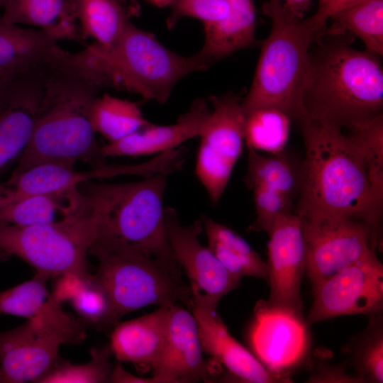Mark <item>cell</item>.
<instances>
[{
	"mask_svg": "<svg viewBox=\"0 0 383 383\" xmlns=\"http://www.w3.org/2000/svg\"><path fill=\"white\" fill-rule=\"evenodd\" d=\"M107 86L111 81L92 45L77 53L62 50L49 61L31 137L11 174L48 162L105 165L91 110Z\"/></svg>",
	"mask_w": 383,
	"mask_h": 383,
	"instance_id": "cell-1",
	"label": "cell"
},
{
	"mask_svg": "<svg viewBox=\"0 0 383 383\" xmlns=\"http://www.w3.org/2000/svg\"><path fill=\"white\" fill-rule=\"evenodd\" d=\"M302 180L294 213L302 218H350L380 232L376 199L362 154L348 134L304 118Z\"/></svg>",
	"mask_w": 383,
	"mask_h": 383,
	"instance_id": "cell-2",
	"label": "cell"
},
{
	"mask_svg": "<svg viewBox=\"0 0 383 383\" xmlns=\"http://www.w3.org/2000/svg\"><path fill=\"white\" fill-rule=\"evenodd\" d=\"M334 37L325 42L319 38L310 50L304 118L349 130L383 116V70L378 55Z\"/></svg>",
	"mask_w": 383,
	"mask_h": 383,
	"instance_id": "cell-3",
	"label": "cell"
},
{
	"mask_svg": "<svg viewBox=\"0 0 383 383\" xmlns=\"http://www.w3.org/2000/svg\"><path fill=\"white\" fill-rule=\"evenodd\" d=\"M169 174L160 172L129 183H79L77 187L85 196L93 240L118 239L155 257L177 262L165 222L163 200Z\"/></svg>",
	"mask_w": 383,
	"mask_h": 383,
	"instance_id": "cell-4",
	"label": "cell"
},
{
	"mask_svg": "<svg viewBox=\"0 0 383 383\" xmlns=\"http://www.w3.org/2000/svg\"><path fill=\"white\" fill-rule=\"evenodd\" d=\"M262 11L271 20V30L261 43L252 83L241 101V108L246 113L272 107L299 121L304 116L301 99L311 48L321 32L309 18L289 13L281 0H269Z\"/></svg>",
	"mask_w": 383,
	"mask_h": 383,
	"instance_id": "cell-5",
	"label": "cell"
},
{
	"mask_svg": "<svg viewBox=\"0 0 383 383\" xmlns=\"http://www.w3.org/2000/svg\"><path fill=\"white\" fill-rule=\"evenodd\" d=\"M89 254L98 261L94 275L110 299L117 323L149 305L170 307L181 301L191 307V287L182 279L177 262L111 238L94 239Z\"/></svg>",
	"mask_w": 383,
	"mask_h": 383,
	"instance_id": "cell-6",
	"label": "cell"
},
{
	"mask_svg": "<svg viewBox=\"0 0 383 383\" xmlns=\"http://www.w3.org/2000/svg\"><path fill=\"white\" fill-rule=\"evenodd\" d=\"M111 86L126 89L145 99L165 103L182 78L211 65L198 52L184 57L163 46L149 32L130 22L115 46L108 51L92 45Z\"/></svg>",
	"mask_w": 383,
	"mask_h": 383,
	"instance_id": "cell-7",
	"label": "cell"
},
{
	"mask_svg": "<svg viewBox=\"0 0 383 383\" xmlns=\"http://www.w3.org/2000/svg\"><path fill=\"white\" fill-rule=\"evenodd\" d=\"M85 338L84 323L50 294L36 316L0 333V382H35L59 358L62 345Z\"/></svg>",
	"mask_w": 383,
	"mask_h": 383,
	"instance_id": "cell-8",
	"label": "cell"
},
{
	"mask_svg": "<svg viewBox=\"0 0 383 383\" xmlns=\"http://www.w3.org/2000/svg\"><path fill=\"white\" fill-rule=\"evenodd\" d=\"M92 239L87 218H65L28 226L0 225V252L18 257L50 278L89 274Z\"/></svg>",
	"mask_w": 383,
	"mask_h": 383,
	"instance_id": "cell-9",
	"label": "cell"
},
{
	"mask_svg": "<svg viewBox=\"0 0 383 383\" xmlns=\"http://www.w3.org/2000/svg\"><path fill=\"white\" fill-rule=\"evenodd\" d=\"M301 228L312 287L375 254L379 243V232L350 218L301 217Z\"/></svg>",
	"mask_w": 383,
	"mask_h": 383,
	"instance_id": "cell-10",
	"label": "cell"
},
{
	"mask_svg": "<svg viewBox=\"0 0 383 383\" xmlns=\"http://www.w3.org/2000/svg\"><path fill=\"white\" fill-rule=\"evenodd\" d=\"M209 100L213 109L199 135L195 170L211 203L216 204L243 150L245 116L238 94L211 96Z\"/></svg>",
	"mask_w": 383,
	"mask_h": 383,
	"instance_id": "cell-11",
	"label": "cell"
},
{
	"mask_svg": "<svg viewBox=\"0 0 383 383\" xmlns=\"http://www.w3.org/2000/svg\"><path fill=\"white\" fill-rule=\"evenodd\" d=\"M251 352L260 363L284 383L308 355L310 337L303 314L259 300L248 329Z\"/></svg>",
	"mask_w": 383,
	"mask_h": 383,
	"instance_id": "cell-12",
	"label": "cell"
},
{
	"mask_svg": "<svg viewBox=\"0 0 383 383\" xmlns=\"http://www.w3.org/2000/svg\"><path fill=\"white\" fill-rule=\"evenodd\" d=\"M313 292L308 326L346 315L382 313L383 265L375 253L313 287Z\"/></svg>",
	"mask_w": 383,
	"mask_h": 383,
	"instance_id": "cell-13",
	"label": "cell"
},
{
	"mask_svg": "<svg viewBox=\"0 0 383 383\" xmlns=\"http://www.w3.org/2000/svg\"><path fill=\"white\" fill-rule=\"evenodd\" d=\"M47 64L13 75L0 85V182L21 157L33 132Z\"/></svg>",
	"mask_w": 383,
	"mask_h": 383,
	"instance_id": "cell-14",
	"label": "cell"
},
{
	"mask_svg": "<svg viewBox=\"0 0 383 383\" xmlns=\"http://www.w3.org/2000/svg\"><path fill=\"white\" fill-rule=\"evenodd\" d=\"M165 222L169 245L189 280L192 293H198L218 304L223 296L239 286L240 279L233 276L211 250L201 243V219L184 226L178 221L176 210L167 206L165 208Z\"/></svg>",
	"mask_w": 383,
	"mask_h": 383,
	"instance_id": "cell-15",
	"label": "cell"
},
{
	"mask_svg": "<svg viewBox=\"0 0 383 383\" xmlns=\"http://www.w3.org/2000/svg\"><path fill=\"white\" fill-rule=\"evenodd\" d=\"M268 235L267 301L303 314L301 284L306 272V254L301 217L292 212L279 216Z\"/></svg>",
	"mask_w": 383,
	"mask_h": 383,
	"instance_id": "cell-16",
	"label": "cell"
},
{
	"mask_svg": "<svg viewBox=\"0 0 383 383\" xmlns=\"http://www.w3.org/2000/svg\"><path fill=\"white\" fill-rule=\"evenodd\" d=\"M199 327L192 313L177 304L169 307L163 349L151 367L155 383L209 380L213 367L203 357Z\"/></svg>",
	"mask_w": 383,
	"mask_h": 383,
	"instance_id": "cell-17",
	"label": "cell"
},
{
	"mask_svg": "<svg viewBox=\"0 0 383 383\" xmlns=\"http://www.w3.org/2000/svg\"><path fill=\"white\" fill-rule=\"evenodd\" d=\"M192 313L199 327L204 353L224 367L229 375L240 382L281 383L252 353L235 340L217 313V305L197 293H192Z\"/></svg>",
	"mask_w": 383,
	"mask_h": 383,
	"instance_id": "cell-18",
	"label": "cell"
},
{
	"mask_svg": "<svg viewBox=\"0 0 383 383\" xmlns=\"http://www.w3.org/2000/svg\"><path fill=\"white\" fill-rule=\"evenodd\" d=\"M205 99L194 100L177 122L167 126L150 123L132 134L101 147L103 156H138L175 150L184 142L200 135L210 114Z\"/></svg>",
	"mask_w": 383,
	"mask_h": 383,
	"instance_id": "cell-19",
	"label": "cell"
},
{
	"mask_svg": "<svg viewBox=\"0 0 383 383\" xmlns=\"http://www.w3.org/2000/svg\"><path fill=\"white\" fill-rule=\"evenodd\" d=\"M168 311V306H159L113 326L109 347L118 362L131 363L142 372L151 369L164 347Z\"/></svg>",
	"mask_w": 383,
	"mask_h": 383,
	"instance_id": "cell-20",
	"label": "cell"
},
{
	"mask_svg": "<svg viewBox=\"0 0 383 383\" xmlns=\"http://www.w3.org/2000/svg\"><path fill=\"white\" fill-rule=\"evenodd\" d=\"M96 179V172L75 171L58 163H42L0 182V209L35 196L60 192Z\"/></svg>",
	"mask_w": 383,
	"mask_h": 383,
	"instance_id": "cell-21",
	"label": "cell"
},
{
	"mask_svg": "<svg viewBox=\"0 0 383 383\" xmlns=\"http://www.w3.org/2000/svg\"><path fill=\"white\" fill-rule=\"evenodd\" d=\"M223 19L204 26V44L199 52L211 65L240 49L255 46L256 10L252 0H228Z\"/></svg>",
	"mask_w": 383,
	"mask_h": 383,
	"instance_id": "cell-22",
	"label": "cell"
},
{
	"mask_svg": "<svg viewBox=\"0 0 383 383\" xmlns=\"http://www.w3.org/2000/svg\"><path fill=\"white\" fill-rule=\"evenodd\" d=\"M72 15L79 23L83 38L91 37L99 49H112L135 13L124 0H67Z\"/></svg>",
	"mask_w": 383,
	"mask_h": 383,
	"instance_id": "cell-23",
	"label": "cell"
},
{
	"mask_svg": "<svg viewBox=\"0 0 383 383\" xmlns=\"http://www.w3.org/2000/svg\"><path fill=\"white\" fill-rule=\"evenodd\" d=\"M59 40L43 30L8 23L0 15V70L20 72L46 62L62 51Z\"/></svg>",
	"mask_w": 383,
	"mask_h": 383,
	"instance_id": "cell-24",
	"label": "cell"
},
{
	"mask_svg": "<svg viewBox=\"0 0 383 383\" xmlns=\"http://www.w3.org/2000/svg\"><path fill=\"white\" fill-rule=\"evenodd\" d=\"M83 195L77 185L52 194L28 198L0 209V225L28 226L55 223L78 216Z\"/></svg>",
	"mask_w": 383,
	"mask_h": 383,
	"instance_id": "cell-25",
	"label": "cell"
},
{
	"mask_svg": "<svg viewBox=\"0 0 383 383\" xmlns=\"http://www.w3.org/2000/svg\"><path fill=\"white\" fill-rule=\"evenodd\" d=\"M207 247L235 277H252L267 280V266L260 255L241 236L228 226L202 215Z\"/></svg>",
	"mask_w": 383,
	"mask_h": 383,
	"instance_id": "cell-26",
	"label": "cell"
},
{
	"mask_svg": "<svg viewBox=\"0 0 383 383\" xmlns=\"http://www.w3.org/2000/svg\"><path fill=\"white\" fill-rule=\"evenodd\" d=\"M4 9L8 23L38 26L60 40L83 39L67 0H7Z\"/></svg>",
	"mask_w": 383,
	"mask_h": 383,
	"instance_id": "cell-27",
	"label": "cell"
},
{
	"mask_svg": "<svg viewBox=\"0 0 383 383\" xmlns=\"http://www.w3.org/2000/svg\"><path fill=\"white\" fill-rule=\"evenodd\" d=\"M301 180L302 162H296L284 150L268 157L248 148L245 182L249 189L262 186L282 192L294 201L299 195Z\"/></svg>",
	"mask_w": 383,
	"mask_h": 383,
	"instance_id": "cell-28",
	"label": "cell"
},
{
	"mask_svg": "<svg viewBox=\"0 0 383 383\" xmlns=\"http://www.w3.org/2000/svg\"><path fill=\"white\" fill-rule=\"evenodd\" d=\"M323 35H341L350 32L360 38L367 50L383 55V0H361L336 13Z\"/></svg>",
	"mask_w": 383,
	"mask_h": 383,
	"instance_id": "cell-29",
	"label": "cell"
},
{
	"mask_svg": "<svg viewBox=\"0 0 383 383\" xmlns=\"http://www.w3.org/2000/svg\"><path fill=\"white\" fill-rule=\"evenodd\" d=\"M91 122L96 133L109 143L119 140L150 123L137 104L109 94L94 100Z\"/></svg>",
	"mask_w": 383,
	"mask_h": 383,
	"instance_id": "cell-30",
	"label": "cell"
},
{
	"mask_svg": "<svg viewBox=\"0 0 383 383\" xmlns=\"http://www.w3.org/2000/svg\"><path fill=\"white\" fill-rule=\"evenodd\" d=\"M347 363L361 383L383 382V316H370L367 326L346 345Z\"/></svg>",
	"mask_w": 383,
	"mask_h": 383,
	"instance_id": "cell-31",
	"label": "cell"
},
{
	"mask_svg": "<svg viewBox=\"0 0 383 383\" xmlns=\"http://www.w3.org/2000/svg\"><path fill=\"white\" fill-rule=\"evenodd\" d=\"M244 139L248 148L276 155L288 141L291 118L282 111L262 107L244 113Z\"/></svg>",
	"mask_w": 383,
	"mask_h": 383,
	"instance_id": "cell-32",
	"label": "cell"
},
{
	"mask_svg": "<svg viewBox=\"0 0 383 383\" xmlns=\"http://www.w3.org/2000/svg\"><path fill=\"white\" fill-rule=\"evenodd\" d=\"M91 360L82 365H74L60 357L40 376L35 383H103L109 382L113 355L109 345L93 348Z\"/></svg>",
	"mask_w": 383,
	"mask_h": 383,
	"instance_id": "cell-33",
	"label": "cell"
},
{
	"mask_svg": "<svg viewBox=\"0 0 383 383\" xmlns=\"http://www.w3.org/2000/svg\"><path fill=\"white\" fill-rule=\"evenodd\" d=\"M68 301L84 323L98 329H107L117 323L110 299L94 274L80 277Z\"/></svg>",
	"mask_w": 383,
	"mask_h": 383,
	"instance_id": "cell-34",
	"label": "cell"
},
{
	"mask_svg": "<svg viewBox=\"0 0 383 383\" xmlns=\"http://www.w3.org/2000/svg\"><path fill=\"white\" fill-rule=\"evenodd\" d=\"M360 148L373 194L383 204V116L348 130Z\"/></svg>",
	"mask_w": 383,
	"mask_h": 383,
	"instance_id": "cell-35",
	"label": "cell"
},
{
	"mask_svg": "<svg viewBox=\"0 0 383 383\" xmlns=\"http://www.w3.org/2000/svg\"><path fill=\"white\" fill-rule=\"evenodd\" d=\"M50 277L36 272L29 280L0 292V313L30 319L44 307L49 296Z\"/></svg>",
	"mask_w": 383,
	"mask_h": 383,
	"instance_id": "cell-36",
	"label": "cell"
},
{
	"mask_svg": "<svg viewBox=\"0 0 383 383\" xmlns=\"http://www.w3.org/2000/svg\"><path fill=\"white\" fill-rule=\"evenodd\" d=\"M250 189L256 210V220L250 228L268 234L279 216L292 213L293 200L282 192L262 186Z\"/></svg>",
	"mask_w": 383,
	"mask_h": 383,
	"instance_id": "cell-37",
	"label": "cell"
},
{
	"mask_svg": "<svg viewBox=\"0 0 383 383\" xmlns=\"http://www.w3.org/2000/svg\"><path fill=\"white\" fill-rule=\"evenodd\" d=\"M229 11L228 0H174L167 26L172 27L184 16L199 19L204 25L210 24L224 18Z\"/></svg>",
	"mask_w": 383,
	"mask_h": 383,
	"instance_id": "cell-38",
	"label": "cell"
},
{
	"mask_svg": "<svg viewBox=\"0 0 383 383\" xmlns=\"http://www.w3.org/2000/svg\"><path fill=\"white\" fill-rule=\"evenodd\" d=\"M331 353L325 349H317L307 360L309 372L307 382L312 383H361L350 372V366L345 362L333 363Z\"/></svg>",
	"mask_w": 383,
	"mask_h": 383,
	"instance_id": "cell-39",
	"label": "cell"
},
{
	"mask_svg": "<svg viewBox=\"0 0 383 383\" xmlns=\"http://www.w3.org/2000/svg\"><path fill=\"white\" fill-rule=\"evenodd\" d=\"M361 0H327L309 19L313 26L321 33L326 28V21L340 11Z\"/></svg>",
	"mask_w": 383,
	"mask_h": 383,
	"instance_id": "cell-40",
	"label": "cell"
},
{
	"mask_svg": "<svg viewBox=\"0 0 383 383\" xmlns=\"http://www.w3.org/2000/svg\"><path fill=\"white\" fill-rule=\"evenodd\" d=\"M109 382L114 383H155L153 377L151 378H143L135 376L127 371H126L122 365L121 362H117L114 367H113Z\"/></svg>",
	"mask_w": 383,
	"mask_h": 383,
	"instance_id": "cell-41",
	"label": "cell"
},
{
	"mask_svg": "<svg viewBox=\"0 0 383 383\" xmlns=\"http://www.w3.org/2000/svg\"><path fill=\"white\" fill-rule=\"evenodd\" d=\"M284 7L292 15L303 18L304 13L309 9L311 0H281Z\"/></svg>",
	"mask_w": 383,
	"mask_h": 383,
	"instance_id": "cell-42",
	"label": "cell"
},
{
	"mask_svg": "<svg viewBox=\"0 0 383 383\" xmlns=\"http://www.w3.org/2000/svg\"><path fill=\"white\" fill-rule=\"evenodd\" d=\"M17 73L11 71L0 70V85Z\"/></svg>",
	"mask_w": 383,
	"mask_h": 383,
	"instance_id": "cell-43",
	"label": "cell"
},
{
	"mask_svg": "<svg viewBox=\"0 0 383 383\" xmlns=\"http://www.w3.org/2000/svg\"><path fill=\"white\" fill-rule=\"evenodd\" d=\"M154 4L160 7L165 6L174 0H151Z\"/></svg>",
	"mask_w": 383,
	"mask_h": 383,
	"instance_id": "cell-44",
	"label": "cell"
},
{
	"mask_svg": "<svg viewBox=\"0 0 383 383\" xmlns=\"http://www.w3.org/2000/svg\"><path fill=\"white\" fill-rule=\"evenodd\" d=\"M6 260H8V256L6 254L0 252V262H4Z\"/></svg>",
	"mask_w": 383,
	"mask_h": 383,
	"instance_id": "cell-45",
	"label": "cell"
},
{
	"mask_svg": "<svg viewBox=\"0 0 383 383\" xmlns=\"http://www.w3.org/2000/svg\"><path fill=\"white\" fill-rule=\"evenodd\" d=\"M7 0H0V8H4Z\"/></svg>",
	"mask_w": 383,
	"mask_h": 383,
	"instance_id": "cell-46",
	"label": "cell"
},
{
	"mask_svg": "<svg viewBox=\"0 0 383 383\" xmlns=\"http://www.w3.org/2000/svg\"><path fill=\"white\" fill-rule=\"evenodd\" d=\"M326 1H327V0H318V7L321 6L322 5H323V4L326 3Z\"/></svg>",
	"mask_w": 383,
	"mask_h": 383,
	"instance_id": "cell-47",
	"label": "cell"
}]
</instances>
